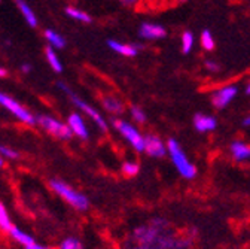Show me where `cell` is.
Returning a JSON list of instances; mask_svg holds the SVG:
<instances>
[{"label": "cell", "mask_w": 250, "mask_h": 249, "mask_svg": "<svg viewBox=\"0 0 250 249\" xmlns=\"http://www.w3.org/2000/svg\"><path fill=\"white\" fill-rule=\"evenodd\" d=\"M243 126L244 127H250V116H247V118L243 119Z\"/></svg>", "instance_id": "cell-34"}, {"label": "cell", "mask_w": 250, "mask_h": 249, "mask_svg": "<svg viewBox=\"0 0 250 249\" xmlns=\"http://www.w3.org/2000/svg\"><path fill=\"white\" fill-rule=\"evenodd\" d=\"M3 167H5V158L0 157V169H3Z\"/></svg>", "instance_id": "cell-35"}, {"label": "cell", "mask_w": 250, "mask_h": 249, "mask_svg": "<svg viewBox=\"0 0 250 249\" xmlns=\"http://www.w3.org/2000/svg\"><path fill=\"white\" fill-rule=\"evenodd\" d=\"M57 249H85V246H83V243L81 242L79 237L67 236V237H64L58 243Z\"/></svg>", "instance_id": "cell-21"}, {"label": "cell", "mask_w": 250, "mask_h": 249, "mask_svg": "<svg viewBox=\"0 0 250 249\" xmlns=\"http://www.w3.org/2000/svg\"><path fill=\"white\" fill-rule=\"evenodd\" d=\"M177 2H180V3H183V2H186V0H177Z\"/></svg>", "instance_id": "cell-38"}, {"label": "cell", "mask_w": 250, "mask_h": 249, "mask_svg": "<svg viewBox=\"0 0 250 249\" xmlns=\"http://www.w3.org/2000/svg\"><path fill=\"white\" fill-rule=\"evenodd\" d=\"M69 97H70V100L75 103V106L76 108H79L81 111H83L94 122H96L97 124V126L100 127V130L102 132H107V121L104 119V116L96 109V108H92L89 103H86L85 100H82V99H79L76 94H73V92H70V94H69Z\"/></svg>", "instance_id": "cell-7"}, {"label": "cell", "mask_w": 250, "mask_h": 249, "mask_svg": "<svg viewBox=\"0 0 250 249\" xmlns=\"http://www.w3.org/2000/svg\"><path fill=\"white\" fill-rule=\"evenodd\" d=\"M113 126L121 133V136L127 140L137 152L145 151V136L133 126V124L124 121V119H115Z\"/></svg>", "instance_id": "cell-6"}, {"label": "cell", "mask_w": 250, "mask_h": 249, "mask_svg": "<svg viewBox=\"0 0 250 249\" xmlns=\"http://www.w3.org/2000/svg\"><path fill=\"white\" fill-rule=\"evenodd\" d=\"M8 76V70L5 68H0V78H6Z\"/></svg>", "instance_id": "cell-33"}, {"label": "cell", "mask_w": 250, "mask_h": 249, "mask_svg": "<svg viewBox=\"0 0 250 249\" xmlns=\"http://www.w3.org/2000/svg\"><path fill=\"white\" fill-rule=\"evenodd\" d=\"M246 94H250V84H249L247 88H246Z\"/></svg>", "instance_id": "cell-36"}, {"label": "cell", "mask_w": 250, "mask_h": 249, "mask_svg": "<svg viewBox=\"0 0 250 249\" xmlns=\"http://www.w3.org/2000/svg\"><path fill=\"white\" fill-rule=\"evenodd\" d=\"M22 249H54L52 246H48V245H43V243H39V242H33V243H30L27 246H24Z\"/></svg>", "instance_id": "cell-28"}, {"label": "cell", "mask_w": 250, "mask_h": 249, "mask_svg": "<svg viewBox=\"0 0 250 249\" xmlns=\"http://www.w3.org/2000/svg\"><path fill=\"white\" fill-rule=\"evenodd\" d=\"M102 105H103V108H104L107 112H110V113H113V115H118V113H121V112L124 111V103H122V100H119L118 97H115V96H112V94H104V96H102Z\"/></svg>", "instance_id": "cell-16"}, {"label": "cell", "mask_w": 250, "mask_h": 249, "mask_svg": "<svg viewBox=\"0 0 250 249\" xmlns=\"http://www.w3.org/2000/svg\"><path fill=\"white\" fill-rule=\"evenodd\" d=\"M121 170H122V175H124V176H127V178H134V176L139 175L140 166H139V163H136V161H125V163L122 164Z\"/></svg>", "instance_id": "cell-23"}, {"label": "cell", "mask_w": 250, "mask_h": 249, "mask_svg": "<svg viewBox=\"0 0 250 249\" xmlns=\"http://www.w3.org/2000/svg\"><path fill=\"white\" fill-rule=\"evenodd\" d=\"M0 157H3L5 160H18L20 152L8 145H0Z\"/></svg>", "instance_id": "cell-24"}, {"label": "cell", "mask_w": 250, "mask_h": 249, "mask_svg": "<svg viewBox=\"0 0 250 249\" xmlns=\"http://www.w3.org/2000/svg\"><path fill=\"white\" fill-rule=\"evenodd\" d=\"M167 151H168V155L171 158V163L174 164L176 170L179 172V175L182 178L194 179L197 176V167L188 160L185 151L182 149V146L174 139H170L167 142Z\"/></svg>", "instance_id": "cell-3"}, {"label": "cell", "mask_w": 250, "mask_h": 249, "mask_svg": "<svg viewBox=\"0 0 250 249\" xmlns=\"http://www.w3.org/2000/svg\"><path fill=\"white\" fill-rule=\"evenodd\" d=\"M0 106H3L8 112H11L20 122L25 124V126H36L38 119L36 116L31 113L28 109H25L20 102L12 99L11 96L5 94V92L0 91Z\"/></svg>", "instance_id": "cell-5"}, {"label": "cell", "mask_w": 250, "mask_h": 249, "mask_svg": "<svg viewBox=\"0 0 250 249\" xmlns=\"http://www.w3.org/2000/svg\"><path fill=\"white\" fill-rule=\"evenodd\" d=\"M235 96H237V87L235 85H225V87L219 88L213 92L211 103L216 109H224L234 100Z\"/></svg>", "instance_id": "cell-8"}, {"label": "cell", "mask_w": 250, "mask_h": 249, "mask_svg": "<svg viewBox=\"0 0 250 249\" xmlns=\"http://www.w3.org/2000/svg\"><path fill=\"white\" fill-rule=\"evenodd\" d=\"M119 2H121L124 6H127V8H136L139 3L143 2V0H119Z\"/></svg>", "instance_id": "cell-30"}, {"label": "cell", "mask_w": 250, "mask_h": 249, "mask_svg": "<svg viewBox=\"0 0 250 249\" xmlns=\"http://www.w3.org/2000/svg\"><path fill=\"white\" fill-rule=\"evenodd\" d=\"M192 46H194V35L191 32H185L182 35V51H183V54L191 52Z\"/></svg>", "instance_id": "cell-25"}, {"label": "cell", "mask_w": 250, "mask_h": 249, "mask_svg": "<svg viewBox=\"0 0 250 249\" xmlns=\"http://www.w3.org/2000/svg\"><path fill=\"white\" fill-rule=\"evenodd\" d=\"M201 46L206 49V51H213L214 49V39L211 36V33L208 32V30H204V32L201 33Z\"/></svg>", "instance_id": "cell-26"}, {"label": "cell", "mask_w": 250, "mask_h": 249, "mask_svg": "<svg viewBox=\"0 0 250 249\" xmlns=\"http://www.w3.org/2000/svg\"><path fill=\"white\" fill-rule=\"evenodd\" d=\"M206 69L207 70H210V72H219V69H221V68H219V65L217 63H214V61L213 60H207L206 61Z\"/></svg>", "instance_id": "cell-29"}, {"label": "cell", "mask_w": 250, "mask_h": 249, "mask_svg": "<svg viewBox=\"0 0 250 249\" xmlns=\"http://www.w3.org/2000/svg\"><path fill=\"white\" fill-rule=\"evenodd\" d=\"M17 6L20 9V12L22 14L24 20L27 21V24L30 27H38V17H36V12L30 8V5L24 0H17Z\"/></svg>", "instance_id": "cell-17"}, {"label": "cell", "mask_w": 250, "mask_h": 249, "mask_svg": "<svg viewBox=\"0 0 250 249\" xmlns=\"http://www.w3.org/2000/svg\"><path fill=\"white\" fill-rule=\"evenodd\" d=\"M8 236H9V239H11L14 243H17V245L21 246V248H24V246H27V245H30V243H33V242L36 240L30 233H27L25 230H22V228H20V227H17V226H14V227L11 228V231L8 233Z\"/></svg>", "instance_id": "cell-14"}, {"label": "cell", "mask_w": 250, "mask_h": 249, "mask_svg": "<svg viewBox=\"0 0 250 249\" xmlns=\"http://www.w3.org/2000/svg\"><path fill=\"white\" fill-rule=\"evenodd\" d=\"M66 14H67L70 18H73V20H76V21H81V23H85V24H89V23L92 21V18H91L85 11L78 9V8H73V6H67V8H66Z\"/></svg>", "instance_id": "cell-22"}, {"label": "cell", "mask_w": 250, "mask_h": 249, "mask_svg": "<svg viewBox=\"0 0 250 249\" xmlns=\"http://www.w3.org/2000/svg\"><path fill=\"white\" fill-rule=\"evenodd\" d=\"M131 116H133L134 121H137V122H140V124L146 121V113H145L143 109H140L139 106H133V108H131Z\"/></svg>", "instance_id": "cell-27"}, {"label": "cell", "mask_w": 250, "mask_h": 249, "mask_svg": "<svg viewBox=\"0 0 250 249\" xmlns=\"http://www.w3.org/2000/svg\"><path fill=\"white\" fill-rule=\"evenodd\" d=\"M139 35L143 39L155 41V39H163L167 35V30L160 24H152V23H143L139 28Z\"/></svg>", "instance_id": "cell-11"}, {"label": "cell", "mask_w": 250, "mask_h": 249, "mask_svg": "<svg viewBox=\"0 0 250 249\" xmlns=\"http://www.w3.org/2000/svg\"><path fill=\"white\" fill-rule=\"evenodd\" d=\"M48 185H49V190L54 194H57L62 202H66L75 210H78V212L88 210V207H89V199L83 193L78 191L75 186L69 185L67 182L61 181V179H57V178L51 179L48 182Z\"/></svg>", "instance_id": "cell-2"}, {"label": "cell", "mask_w": 250, "mask_h": 249, "mask_svg": "<svg viewBox=\"0 0 250 249\" xmlns=\"http://www.w3.org/2000/svg\"><path fill=\"white\" fill-rule=\"evenodd\" d=\"M36 119H38V126L42 130H45L48 135L54 136L55 139L70 140L73 137V132L69 127L67 122H61L57 118L49 116V115H39V116H36Z\"/></svg>", "instance_id": "cell-4"}, {"label": "cell", "mask_w": 250, "mask_h": 249, "mask_svg": "<svg viewBox=\"0 0 250 249\" xmlns=\"http://www.w3.org/2000/svg\"><path fill=\"white\" fill-rule=\"evenodd\" d=\"M12 227H14V223H12L11 213L6 207V204L3 202H0V233L8 234Z\"/></svg>", "instance_id": "cell-18"}, {"label": "cell", "mask_w": 250, "mask_h": 249, "mask_svg": "<svg viewBox=\"0 0 250 249\" xmlns=\"http://www.w3.org/2000/svg\"><path fill=\"white\" fill-rule=\"evenodd\" d=\"M45 39L48 41L49 46H52V48H60L61 49V48L66 46L64 38H62L60 33L54 32V30H51V28H46L45 30Z\"/></svg>", "instance_id": "cell-19"}, {"label": "cell", "mask_w": 250, "mask_h": 249, "mask_svg": "<svg viewBox=\"0 0 250 249\" xmlns=\"http://www.w3.org/2000/svg\"><path fill=\"white\" fill-rule=\"evenodd\" d=\"M45 57L48 60V65L51 66V69L54 72H57V73L62 72V65H61V61H60V58H58V55H57V52L54 51L52 46L45 48Z\"/></svg>", "instance_id": "cell-20"}, {"label": "cell", "mask_w": 250, "mask_h": 249, "mask_svg": "<svg viewBox=\"0 0 250 249\" xmlns=\"http://www.w3.org/2000/svg\"><path fill=\"white\" fill-rule=\"evenodd\" d=\"M0 249H11V248H8V246H0Z\"/></svg>", "instance_id": "cell-37"}, {"label": "cell", "mask_w": 250, "mask_h": 249, "mask_svg": "<svg viewBox=\"0 0 250 249\" xmlns=\"http://www.w3.org/2000/svg\"><path fill=\"white\" fill-rule=\"evenodd\" d=\"M107 45L112 51L124 55V57H136L137 55V49L140 46L137 45H128V44H122V42H118V41H107Z\"/></svg>", "instance_id": "cell-15"}, {"label": "cell", "mask_w": 250, "mask_h": 249, "mask_svg": "<svg viewBox=\"0 0 250 249\" xmlns=\"http://www.w3.org/2000/svg\"><path fill=\"white\" fill-rule=\"evenodd\" d=\"M21 70H22L24 73H30V72H31V65H28V63L22 65V66H21Z\"/></svg>", "instance_id": "cell-32"}, {"label": "cell", "mask_w": 250, "mask_h": 249, "mask_svg": "<svg viewBox=\"0 0 250 249\" xmlns=\"http://www.w3.org/2000/svg\"><path fill=\"white\" fill-rule=\"evenodd\" d=\"M194 237L180 233L166 218L156 216L137 226L122 242V249H191Z\"/></svg>", "instance_id": "cell-1"}, {"label": "cell", "mask_w": 250, "mask_h": 249, "mask_svg": "<svg viewBox=\"0 0 250 249\" xmlns=\"http://www.w3.org/2000/svg\"><path fill=\"white\" fill-rule=\"evenodd\" d=\"M67 124L73 132V136L79 137L81 140H88L89 132H88L86 122L82 115H79L78 112H72L67 118Z\"/></svg>", "instance_id": "cell-10"}, {"label": "cell", "mask_w": 250, "mask_h": 249, "mask_svg": "<svg viewBox=\"0 0 250 249\" xmlns=\"http://www.w3.org/2000/svg\"><path fill=\"white\" fill-rule=\"evenodd\" d=\"M194 127L200 133H207L217 127V121L214 116H210L206 113H197L194 116Z\"/></svg>", "instance_id": "cell-12"}, {"label": "cell", "mask_w": 250, "mask_h": 249, "mask_svg": "<svg viewBox=\"0 0 250 249\" xmlns=\"http://www.w3.org/2000/svg\"><path fill=\"white\" fill-rule=\"evenodd\" d=\"M145 152L149 155V157L163 158L167 154V146L158 136L146 135L145 136Z\"/></svg>", "instance_id": "cell-9"}, {"label": "cell", "mask_w": 250, "mask_h": 249, "mask_svg": "<svg viewBox=\"0 0 250 249\" xmlns=\"http://www.w3.org/2000/svg\"><path fill=\"white\" fill-rule=\"evenodd\" d=\"M231 154L235 161L243 163L250 160V145H247L243 140H234L231 143Z\"/></svg>", "instance_id": "cell-13"}, {"label": "cell", "mask_w": 250, "mask_h": 249, "mask_svg": "<svg viewBox=\"0 0 250 249\" xmlns=\"http://www.w3.org/2000/svg\"><path fill=\"white\" fill-rule=\"evenodd\" d=\"M143 2H146L150 8H160L166 0H143Z\"/></svg>", "instance_id": "cell-31"}]
</instances>
